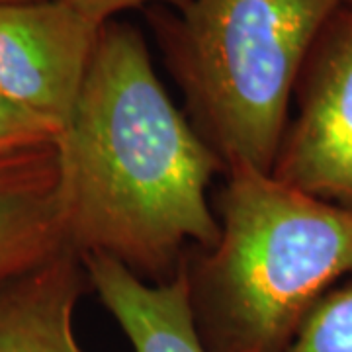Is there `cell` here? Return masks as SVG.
I'll return each instance as SVG.
<instances>
[{
	"label": "cell",
	"mask_w": 352,
	"mask_h": 352,
	"mask_svg": "<svg viewBox=\"0 0 352 352\" xmlns=\"http://www.w3.org/2000/svg\"><path fill=\"white\" fill-rule=\"evenodd\" d=\"M82 264L88 286L133 351L206 352L192 319L184 263L175 278L163 284H149L102 254L82 256Z\"/></svg>",
	"instance_id": "cell-7"
},
{
	"label": "cell",
	"mask_w": 352,
	"mask_h": 352,
	"mask_svg": "<svg viewBox=\"0 0 352 352\" xmlns=\"http://www.w3.org/2000/svg\"><path fill=\"white\" fill-rule=\"evenodd\" d=\"M65 2L73 6L80 16H85L88 22L102 28L106 22L116 20L120 12H126L131 8H139L145 4H163L178 10L190 0H65Z\"/></svg>",
	"instance_id": "cell-11"
},
{
	"label": "cell",
	"mask_w": 352,
	"mask_h": 352,
	"mask_svg": "<svg viewBox=\"0 0 352 352\" xmlns=\"http://www.w3.org/2000/svg\"><path fill=\"white\" fill-rule=\"evenodd\" d=\"M55 143L0 151V289L67 247Z\"/></svg>",
	"instance_id": "cell-6"
},
{
	"label": "cell",
	"mask_w": 352,
	"mask_h": 352,
	"mask_svg": "<svg viewBox=\"0 0 352 352\" xmlns=\"http://www.w3.org/2000/svg\"><path fill=\"white\" fill-rule=\"evenodd\" d=\"M223 175L219 239L184 261L194 327L206 352H286L315 303L352 274V210L251 164Z\"/></svg>",
	"instance_id": "cell-2"
},
{
	"label": "cell",
	"mask_w": 352,
	"mask_h": 352,
	"mask_svg": "<svg viewBox=\"0 0 352 352\" xmlns=\"http://www.w3.org/2000/svg\"><path fill=\"white\" fill-rule=\"evenodd\" d=\"M65 243L163 284L219 239L208 188L219 155L166 94L135 25H102L57 138Z\"/></svg>",
	"instance_id": "cell-1"
},
{
	"label": "cell",
	"mask_w": 352,
	"mask_h": 352,
	"mask_svg": "<svg viewBox=\"0 0 352 352\" xmlns=\"http://www.w3.org/2000/svg\"><path fill=\"white\" fill-rule=\"evenodd\" d=\"M342 0H190L149 12L188 120L226 166L270 173L302 65Z\"/></svg>",
	"instance_id": "cell-3"
},
{
	"label": "cell",
	"mask_w": 352,
	"mask_h": 352,
	"mask_svg": "<svg viewBox=\"0 0 352 352\" xmlns=\"http://www.w3.org/2000/svg\"><path fill=\"white\" fill-rule=\"evenodd\" d=\"M59 138V127L6 98L0 92V151L45 145Z\"/></svg>",
	"instance_id": "cell-10"
},
{
	"label": "cell",
	"mask_w": 352,
	"mask_h": 352,
	"mask_svg": "<svg viewBox=\"0 0 352 352\" xmlns=\"http://www.w3.org/2000/svg\"><path fill=\"white\" fill-rule=\"evenodd\" d=\"M88 286L82 258L65 247L0 289V352H87L75 311Z\"/></svg>",
	"instance_id": "cell-8"
},
{
	"label": "cell",
	"mask_w": 352,
	"mask_h": 352,
	"mask_svg": "<svg viewBox=\"0 0 352 352\" xmlns=\"http://www.w3.org/2000/svg\"><path fill=\"white\" fill-rule=\"evenodd\" d=\"M100 30L65 0L0 4V92L61 133Z\"/></svg>",
	"instance_id": "cell-5"
},
{
	"label": "cell",
	"mask_w": 352,
	"mask_h": 352,
	"mask_svg": "<svg viewBox=\"0 0 352 352\" xmlns=\"http://www.w3.org/2000/svg\"><path fill=\"white\" fill-rule=\"evenodd\" d=\"M14 2H32V0H0V4H14Z\"/></svg>",
	"instance_id": "cell-12"
},
{
	"label": "cell",
	"mask_w": 352,
	"mask_h": 352,
	"mask_svg": "<svg viewBox=\"0 0 352 352\" xmlns=\"http://www.w3.org/2000/svg\"><path fill=\"white\" fill-rule=\"evenodd\" d=\"M270 175L352 210V0H342L302 65Z\"/></svg>",
	"instance_id": "cell-4"
},
{
	"label": "cell",
	"mask_w": 352,
	"mask_h": 352,
	"mask_svg": "<svg viewBox=\"0 0 352 352\" xmlns=\"http://www.w3.org/2000/svg\"><path fill=\"white\" fill-rule=\"evenodd\" d=\"M286 352H352V282L315 303Z\"/></svg>",
	"instance_id": "cell-9"
}]
</instances>
